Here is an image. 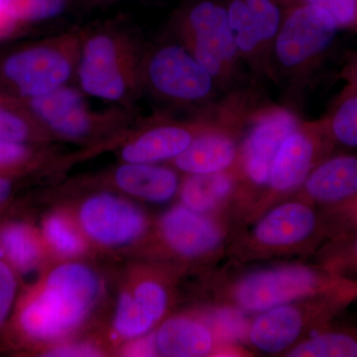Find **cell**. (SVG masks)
<instances>
[{
    "label": "cell",
    "instance_id": "obj_1",
    "mask_svg": "<svg viewBox=\"0 0 357 357\" xmlns=\"http://www.w3.org/2000/svg\"><path fill=\"white\" fill-rule=\"evenodd\" d=\"M244 225L227 244V252L236 262L314 255L328 237L324 211L294 198Z\"/></svg>",
    "mask_w": 357,
    "mask_h": 357
},
{
    "label": "cell",
    "instance_id": "obj_2",
    "mask_svg": "<svg viewBox=\"0 0 357 357\" xmlns=\"http://www.w3.org/2000/svg\"><path fill=\"white\" fill-rule=\"evenodd\" d=\"M321 267L302 262L255 268L241 273L222 272L215 301L222 311L258 314L291 301L324 292L345 280Z\"/></svg>",
    "mask_w": 357,
    "mask_h": 357
},
{
    "label": "cell",
    "instance_id": "obj_3",
    "mask_svg": "<svg viewBox=\"0 0 357 357\" xmlns=\"http://www.w3.org/2000/svg\"><path fill=\"white\" fill-rule=\"evenodd\" d=\"M357 297V280L345 279L324 292L306 296L260 314L243 331V340L258 354L284 356L296 344L323 328Z\"/></svg>",
    "mask_w": 357,
    "mask_h": 357
},
{
    "label": "cell",
    "instance_id": "obj_4",
    "mask_svg": "<svg viewBox=\"0 0 357 357\" xmlns=\"http://www.w3.org/2000/svg\"><path fill=\"white\" fill-rule=\"evenodd\" d=\"M283 7V21L270 49L265 75L294 89L323 64L340 29L318 7L302 3Z\"/></svg>",
    "mask_w": 357,
    "mask_h": 357
},
{
    "label": "cell",
    "instance_id": "obj_5",
    "mask_svg": "<svg viewBox=\"0 0 357 357\" xmlns=\"http://www.w3.org/2000/svg\"><path fill=\"white\" fill-rule=\"evenodd\" d=\"M301 122L285 105H256L246 116L239 141L238 175L231 213L241 222L266 187L270 169L282 143Z\"/></svg>",
    "mask_w": 357,
    "mask_h": 357
},
{
    "label": "cell",
    "instance_id": "obj_6",
    "mask_svg": "<svg viewBox=\"0 0 357 357\" xmlns=\"http://www.w3.org/2000/svg\"><path fill=\"white\" fill-rule=\"evenodd\" d=\"M98 293L93 270L77 263L61 265L49 275L43 292L23 310L21 326L38 340L63 337L86 318Z\"/></svg>",
    "mask_w": 357,
    "mask_h": 357
},
{
    "label": "cell",
    "instance_id": "obj_7",
    "mask_svg": "<svg viewBox=\"0 0 357 357\" xmlns=\"http://www.w3.org/2000/svg\"><path fill=\"white\" fill-rule=\"evenodd\" d=\"M187 48L227 95L243 89L245 73L223 2L203 0L185 21Z\"/></svg>",
    "mask_w": 357,
    "mask_h": 357
},
{
    "label": "cell",
    "instance_id": "obj_8",
    "mask_svg": "<svg viewBox=\"0 0 357 357\" xmlns=\"http://www.w3.org/2000/svg\"><path fill=\"white\" fill-rule=\"evenodd\" d=\"M335 151L321 119L302 121L289 134L275 156L266 187L243 225L269 210L275 204L290 199L321 160Z\"/></svg>",
    "mask_w": 357,
    "mask_h": 357
},
{
    "label": "cell",
    "instance_id": "obj_9",
    "mask_svg": "<svg viewBox=\"0 0 357 357\" xmlns=\"http://www.w3.org/2000/svg\"><path fill=\"white\" fill-rule=\"evenodd\" d=\"M147 74L160 96L183 105L210 102L220 91L225 93L189 49L180 45L168 44L155 51Z\"/></svg>",
    "mask_w": 357,
    "mask_h": 357
},
{
    "label": "cell",
    "instance_id": "obj_10",
    "mask_svg": "<svg viewBox=\"0 0 357 357\" xmlns=\"http://www.w3.org/2000/svg\"><path fill=\"white\" fill-rule=\"evenodd\" d=\"M230 215H208L181 204L161 218L159 232L168 249L185 259H208L223 255L230 239Z\"/></svg>",
    "mask_w": 357,
    "mask_h": 357
},
{
    "label": "cell",
    "instance_id": "obj_11",
    "mask_svg": "<svg viewBox=\"0 0 357 357\" xmlns=\"http://www.w3.org/2000/svg\"><path fill=\"white\" fill-rule=\"evenodd\" d=\"M79 77L84 93L119 102L126 98L131 81L126 49L110 34L93 35L82 50Z\"/></svg>",
    "mask_w": 357,
    "mask_h": 357
},
{
    "label": "cell",
    "instance_id": "obj_12",
    "mask_svg": "<svg viewBox=\"0 0 357 357\" xmlns=\"http://www.w3.org/2000/svg\"><path fill=\"white\" fill-rule=\"evenodd\" d=\"M70 51L62 45L26 49L7 58L3 73L21 95L37 98L62 88L72 76Z\"/></svg>",
    "mask_w": 357,
    "mask_h": 357
},
{
    "label": "cell",
    "instance_id": "obj_13",
    "mask_svg": "<svg viewBox=\"0 0 357 357\" xmlns=\"http://www.w3.org/2000/svg\"><path fill=\"white\" fill-rule=\"evenodd\" d=\"M215 116V124L197 135L187 149L173 159L177 170L188 175H202L223 172L236 166L243 126L222 112Z\"/></svg>",
    "mask_w": 357,
    "mask_h": 357
},
{
    "label": "cell",
    "instance_id": "obj_14",
    "mask_svg": "<svg viewBox=\"0 0 357 357\" xmlns=\"http://www.w3.org/2000/svg\"><path fill=\"white\" fill-rule=\"evenodd\" d=\"M356 197L357 152L335 150L314 167L291 198L302 199L319 210L328 211Z\"/></svg>",
    "mask_w": 357,
    "mask_h": 357
},
{
    "label": "cell",
    "instance_id": "obj_15",
    "mask_svg": "<svg viewBox=\"0 0 357 357\" xmlns=\"http://www.w3.org/2000/svg\"><path fill=\"white\" fill-rule=\"evenodd\" d=\"M82 227L91 238L105 245H123L142 236L147 220L139 208L112 195H98L83 204Z\"/></svg>",
    "mask_w": 357,
    "mask_h": 357
},
{
    "label": "cell",
    "instance_id": "obj_16",
    "mask_svg": "<svg viewBox=\"0 0 357 357\" xmlns=\"http://www.w3.org/2000/svg\"><path fill=\"white\" fill-rule=\"evenodd\" d=\"M156 347L162 356L171 357L231 356L241 352L210 324L185 316L174 317L162 324L156 335Z\"/></svg>",
    "mask_w": 357,
    "mask_h": 357
},
{
    "label": "cell",
    "instance_id": "obj_17",
    "mask_svg": "<svg viewBox=\"0 0 357 357\" xmlns=\"http://www.w3.org/2000/svg\"><path fill=\"white\" fill-rule=\"evenodd\" d=\"M215 119L196 124L167 123L141 134L122 150L128 163L154 164L173 160L187 149L194 138L211 128Z\"/></svg>",
    "mask_w": 357,
    "mask_h": 357
},
{
    "label": "cell",
    "instance_id": "obj_18",
    "mask_svg": "<svg viewBox=\"0 0 357 357\" xmlns=\"http://www.w3.org/2000/svg\"><path fill=\"white\" fill-rule=\"evenodd\" d=\"M30 105L40 121L65 137H84L93 126V116L77 89L62 86L31 98Z\"/></svg>",
    "mask_w": 357,
    "mask_h": 357
},
{
    "label": "cell",
    "instance_id": "obj_19",
    "mask_svg": "<svg viewBox=\"0 0 357 357\" xmlns=\"http://www.w3.org/2000/svg\"><path fill=\"white\" fill-rule=\"evenodd\" d=\"M237 185L236 167L223 172L189 175L181 187V202L202 215H230Z\"/></svg>",
    "mask_w": 357,
    "mask_h": 357
},
{
    "label": "cell",
    "instance_id": "obj_20",
    "mask_svg": "<svg viewBox=\"0 0 357 357\" xmlns=\"http://www.w3.org/2000/svg\"><path fill=\"white\" fill-rule=\"evenodd\" d=\"M115 182L126 192L153 203H165L178 188L177 173L153 164L128 163L117 169Z\"/></svg>",
    "mask_w": 357,
    "mask_h": 357
},
{
    "label": "cell",
    "instance_id": "obj_21",
    "mask_svg": "<svg viewBox=\"0 0 357 357\" xmlns=\"http://www.w3.org/2000/svg\"><path fill=\"white\" fill-rule=\"evenodd\" d=\"M335 319L296 344L284 356L357 357V325L337 323Z\"/></svg>",
    "mask_w": 357,
    "mask_h": 357
},
{
    "label": "cell",
    "instance_id": "obj_22",
    "mask_svg": "<svg viewBox=\"0 0 357 357\" xmlns=\"http://www.w3.org/2000/svg\"><path fill=\"white\" fill-rule=\"evenodd\" d=\"M321 121L335 150L357 152V91L344 88Z\"/></svg>",
    "mask_w": 357,
    "mask_h": 357
},
{
    "label": "cell",
    "instance_id": "obj_23",
    "mask_svg": "<svg viewBox=\"0 0 357 357\" xmlns=\"http://www.w3.org/2000/svg\"><path fill=\"white\" fill-rule=\"evenodd\" d=\"M0 255L20 271L29 272L38 264L41 249L29 227L11 225L0 232Z\"/></svg>",
    "mask_w": 357,
    "mask_h": 357
},
{
    "label": "cell",
    "instance_id": "obj_24",
    "mask_svg": "<svg viewBox=\"0 0 357 357\" xmlns=\"http://www.w3.org/2000/svg\"><path fill=\"white\" fill-rule=\"evenodd\" d=\"M314 255L332 273L357 280V234L328 239Z\"/></svg>",
    "mask_w": 357,
    "mask_h": 357
},
{
    "label": "cell",
    "instance_id": "obj_25",
    "mask_svg": "<svg viewBox=\"0 0 357 357\" xmlns=\"http://www.w3.org/2000/svg\"><path fill=\"white\" fill-rule=\"evenodd\" d=\"M153 317L134 297L123 294L119 299L114 319V328L122 337H138L153 328Z\"/></svg>",
    "mask_w": 357,
    "mask_h": 357
},
{
    "label": "cell",
    "instance_id": "obj_26",
    "mask_svg": "<svg viewBox=\"0 0 357 357\" xmlns=\"http://www.w3.org/2000/svg\"><path fill=\"white\" fill-rule=\"evenodd\" d=\"M282 6L290 3L307 4L326 11L340 31L357 34V0H279Z\"/></svg>",
    "mask_w": 357,
    "mask_h": 357
},
{
    "label": "cell",
    "instance_id": "obj_27",
    "mask_svg": "<svg viewBox=\"0 0 357 357\" xmlns=\"http://www.w3.org/2000/svg\"><path fill=\"white\" fill-rule=\"evenodd\" d=\"M44 234L47 241L59 252L65 255H77L83 252V239L64 218L54 215L46 220Z\"/></svg>",
    "mask_w": 357,
    "mask_h": 357
},
{
    "label": "cell",
    "instance_id": "obj_28",
    "mask_svg": "<svg viewBox=\"0 0 357 357\" xmlns=\"http://www.w3.org/2000/svg\"><path fill=\"white\" fill-rule=\"evenodd\" d=\"M16 21H39L62 13L65 0H3Z\"/></svg>",
    "mask_w": 357,
    "mask_h": 357
},
{
    "label": "cell",
    "instance_id": "obj_29",
    "mask_svg": "<svg viewBox=\"0 0 357 357\" xmlns=\"http://www.w3.org/2000/svg\"><path fill=\"white\" fill-rule=\"evenodd\" d=\"M324 213L328 222V239L357 234V197Z\"/></svg>",
    "mask_w": 357,
    "mask_h": 357
},
{
    "label": "cell",
    "instance_id": "obj_30",
    "mask_svg": "<svg viewBox=\"0 0 357 357\" xmlns=\"http://www.w3.org/2000/svg\"><path fill=\"white\" fill-rule=\"evenodd\" d=\"M134 299L137 301L156 321L163 318L168 307V292L166 288L157 281L148 280L139 284L134 293Z\"/></svg>",
    "mask_w": 357,
    "mask_h": 357
},
{
    "label": "cell",
    "instance_id": "obj_31",
    "mask_svg": "<svg viewBox=\"0 0 357 357\" xmlns=\"http://www.w3.org/2000/svg\"><path fill=\"white\" fill-rule=\"evenodd\" d=\"M28 133L27 123L17 114L0 105V140L21 142Z\"/></svg>",
    "mask_w": 357,
    "mask_h": 357
},
{
    "label": "cell",
    "instance_id": "obj_32",
    "mask_svg": "<svg viewBox=\"0 0 357 357\" xmlns=\"http://www.w3.org/2000/svg\"><path fill=\"white\" fill-rule=\"evenodd\" d=\"M16 281L13 271L0 261V325L6 318L15 295Z\"/></svg>",
    "mask_w": 357,
    "mask_h": 357
},
{
    "label": "cell",
    "instance_id": "obj_33",
    "mask_svg": "<svg viewBox=\"0 0 357 357\" xmlns=\"http://www.w3.org/2000/svg\"><path fill=\"white\" fill-rule=\"evenodd\" d=\"M27 150L20 142L0 140V165L15 163L25 158Z\"/></svg>",
    "mask_w": 357,
    "mask_h": 357
},
{
    "label": "cell",
    "instance_id": "obj_34",
    "mask_svg": "<svg viewBox=\"0 0 357 357\" xmlns=\"http://www.w3.org/2000/svg\"><path fill=\"white\" fill-rule=\"evenodd\" d=\"M100 352L89 345H67L49 351L48 356H98Z\"/></svg>",
    "mask_w": 357,
    "mask_h": 357
},
{
    "label": "cell",
    "instance_id": "obj_35",
    "mask_svg": "<svg viewBox=\"0 0 357 357\" xmlns=\"http://www.w3.org/2000/svg\"><path fill=\"white\" fill-rule=\"evenodd\" d=\"M16 23L17 21L14 20L13 15L9 13L3 0H0V38L6 37L13 31Z\"/></svg>",
    "mask_w": 357,
    "mask_h": 357
},
{
    "label": "cell",
    "instance_id": "obj_36",
    "mask_svg": "<svg viewBox=\"0 0 357 357\" xmlns=\"http://www.w3.org/2000/svg\"><path fill=\"white\" fill-rule=\"evenodd\" d=\"M347 86L345 88L357 91V53L349 60L342 73Z\"/></svg>",
    "mask_w": 357,
    "mask_h": 357
},
{
    "label": "cell",
    "instance_id": "obj_37",
    "mask_svg": "<svg viewBox=\"0 0 357 357\" xmlns=\"http://www.w3.org/2000/svg\"><path fill=\"white\" fill-rule=\"evenodd\" d=\"M11 191V185L6 178H0V206L3 204L9 197Z\"/></svg>",
    "mask_w": 357,
    "mask_h": 357
},
{
    "label": "cell",
    "instance_id": "obj_38",
    "mask_svg": "<svg viewBox=\"0 0 357 357\" xmlns=\"http://www.w3.org/2000/svg\"><path fill=\"white\" fill-rule=\"evenodd\" d=\"M356 302L357 303V297H356Z\"/></svg>",
    "mask_w": 357,
    "mask_h": 357
}]
</instances>
